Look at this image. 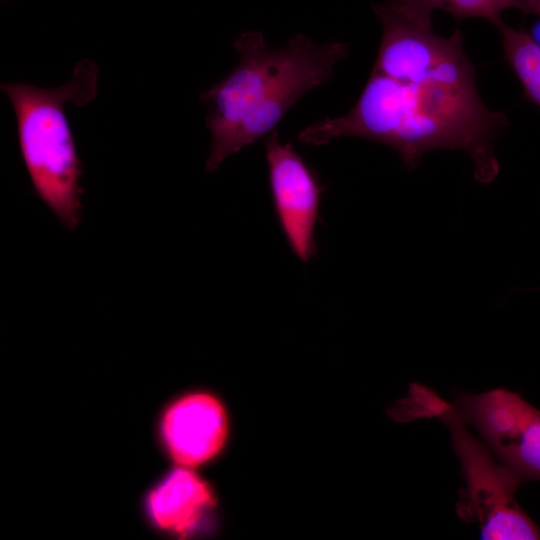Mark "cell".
I'll use <instances>...</instances> for the list:
<instances>
[{
  "label": "cell",
  "mask_w": 540,
  "mask_h": 540,
  "mask_svg": "<svg viewBox=\"0 0 540 540\" xmlns=\"http://www.w3.org/2000/svg\"><path fill=\"white\" fill-rule=\"evenodd\" d=\"M507 125L506 114L489 109L476 86L407 84L371 72L347 114L308 125L298 139L322 146L366 138L394 149L409 170L429 151L459 149L470 157L475 179L491 183L499 173L494 144Z\"/></svg>",
  "instance_id": "6da1fadb"
},
{
  "label": "cell",
  "mask_w": 540,
  "mask_h": 540,
  "mask_svg": "<svg viewBox=\"0 0 540 540\" xmlns=\"http://www.w3.org/2000/svg\"><path fill=\"white\" fill-rule=\"evenodd\" d=\"M233 48L239 55L237 66L199 98L208 107L206 127L211 133L207 172L274 131L297 101L333 77L349 52L346 42L319 44L303 33L274 49L257 30L236 36Z\"/></svg>",
  "instance_id": "7a4b0ae2"
},
{
  "label": "cell",
  "mask_w": 540,
  "mask_h": 540,
  "mask_svg": "<svg viewBox=\"0 0 540 540\" xmlns=\"http://www.w3.org/2000/svg\"><path fill=\"white\" fill-rule=\"evenodd\" d=\"M98 68L79 61L70 81L53 88L6 82L1 90L13 105L22 159L33 187L70 231L81 218L82 165L65 106H83L97 94Z\"/></svg>",
  "instance_id": "3957f363"
},
{
  "label": "cell",
  "mask_w": 540,
  "mask_h": 540,
  "mask_svg": "<svg viewBox=\"0 0 540 540\" xmlns=\"http://www.w3.org/2000/svg\"><path fill=\"white\" fill-rule=\"evenodd\" d=\"M391 415L398 421L436 417L449 428L466 482L456 511L463 521L479 524L482 539H540V527L515 499L522 480L495 457L483 440L468 430L453 404L415 383L409 396L392 409Z\"/></svg>",
  "instance_id": "277c9868"
},
{
  "label": "cell",
  "mask_w": 540,
  "mask_h": 540,
  "mask_svg": "<svg viewBox=\"0 0 540 540\" xmlns=\"http://www.w3.org/2000/svg\"><path fill=\"white\" fill-rule=\"evenodd\" d=\"M382 39L372 72L407 84L473 87L475 66L455 30L449 37L434 33L432 25L415 21L387 4H375Z\"/></svg>",
  "instance_id": "5b68a950"
},
{
  "label": "cell",
  "mask_w": 540,
  "mask_h": 540,
  "mask_svg": "<svg viewBox=\"0 0 540 540\" xmlns=\"http://www.w3.org/2000/svg\"><path fill=\"white\" fill-rule=\"evenodd\" d=\"M453 405L522 482L540 479V410L504 388L458 392Z\"/></svg>",
  "instance_id": "8992f818"
},
{
  "label": "cell",
  "mask_w": 540,
  "mask_h": 540,
  "mask_svg": "<svg viewBox=\"0 0 540 540\" xmlns=\"http://www.w3.org/2000/svg\"><path fill=\"white\" fill-rule=\"evenodd\" d=\"M269 184L279 223L294 254L304 263L315 252L314 230L324 187L291 142L274 130L265 142Z\"/></svg>",
  "instance_id": "52a82bcc"
},
{
  "label": "cell",
  "mask_w": 540,
  "mask_h": 540,
  "mask_svg": "<svg viewBox=\"0 0 540 540\" xmlns=\"http://www.w3.org/2000/svg\"><path fill=\"white\" fill-rule=\"evenodd\" d=\"M161 431L172 459L180 466L196 467L223 448L227 437L226 412L210 394H188L167 408Z\"/></svg>",
  "instance_id": "ba28073f"
},
{
  "label": "cell",
  "mask_w": 540,
  "mask_h": 540,
  "mask_svg": "<svg viewBox=\"0 0 540 540\" xmlns=\"http://www.w3.org/2000/svg\"><path fill=\"white\" fill-rule=\"evenodd\" d=\"M215 505L209 485L189 467H178L148 495L150 517L161 529L188 536L199 529Z\"/></svg>",
  "instance_id": "9c48e42d"
},
{
  "label": "cell",
  "mask_w": 540,
  "mask_h": 540,
  "mask_svg": "<svg viewBox=\"0 0 540 540\" xmlns=\"http://www.w3.org/2000/svg\"><path fill=\"white\" fill-rule=\"evenodd\" d=\"M505 61L519 79L526 98L540 107V44L524 29L500 21Z\"/></svg>",
  "instance_id": "30bf717a"
},
{
  "label": "cell",
  "mask_w": 540,
  "mask_h": 540,
  "mask_svg": "<svg viewBox=\"0 0 540 540\" xmlns=\"http://www.w3.org/2000/svg\"><path fill=\"white\" fill-rule=\"evenodd\" d=\"M520 0H449L445 9L457 21L482 18L497 25L501 13L509 8L519 9Z\"/></svg>",
  "instance_id": "8fae6325"
},
{
  "label": "cell",
  "mask_w": 540,
  "mask_h": 540,
  "mask_svg": "<svg viewBox=\"0 0 540 540\" xmlns=\"http://www.w3.org/2000/svg\"><path fill=\"white\" fill-rule=\"evenodd\" d=\"M449 0H386L385 4L422 24L432 25V14L445 9Z\"/></svg>",
  "instance_id": "7c38bea8"
},
{
  "label": "cell",
  "mask_w": 540,
  "mask_h": 540,
  "mask_svg": "<svg viewBox=\"0 0 540 540\" xmlns=\"http://www.w3.org/2000/svg\"><path fill=\"white\" fill-rule=\"evenodd\" d=\"M519 9L526 14L540 17V0H520Z\"/></svg>",
  "instance_id": "4fadbf2b"
}]
</instances>
